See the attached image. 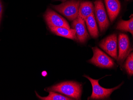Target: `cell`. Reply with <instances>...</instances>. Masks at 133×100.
<instances>
[{
  "mask_svg": "<svg viewBox=\"0 0 133 100\" xmlns=\"http://www.w3.org/2000/svg\"><path fill=\"white\" fill-rule=\"evenodd\" d=\"M44 90L59 92L74 100H81L82 86L81 84L75 81H65L47 87Z\"/></svg>",
  "mask_w": 133,
  "mask_h": 100,
  "instance_id": "6da1fadb",
  "label": "cell"
},
{
  "mask_svg": "<svg viewBox=\"0 0 133 100\" xmlns=\"http://www.w3.org/2000/svg\"><path fill=\"white\" fill-rule=\"evenodd\" d=\"M79 5V0H71L59 5H52V7L69 21H73L78 16Z\"/></svg>",
  "mask_w": 133,
  "mask_h": 100,
  "instance_id": "7a4b0ae2",
  "label": "cell"
},
{
  "mask_svg": "<svg viewBox=\"0 0 133 100\" xmlns=\"http://www.w3.org/2000/svg\"><path fill=\"white\" fill-rule=\"evenodd\" d=\"M83 76L90 81L92 86V93L90 97L88 98V100H104L107 99L109 98L113 92L118 89L123 84V83H122L118 86L112 89H105L99 85L98 82L100 79H94L87 75H84Z\"/></svg>",
  "mask_w": 133,
  "mask_h": 100,
  "instance_id": "3957f363",
  "label": "cell"
},
{
  "mask_svg": "<svg viewBox=\"0 0 133 100\" xmlns=\"http://www.w3.org/2000/svg\"><path fill=\"white\" fill-rule=\"evenodd\" d=\"M93 57L89 62L94 65L102 68L110 69L114 68L115 63L114 60L97 47L92 48Z\"/></svg>",
  "mask_w": 133,
  "mask_h": 100,
  "instance_id": "277c9868",
  "label": "cell"
},
{
  "mask_svg": "<svg viewBox=\"0 0 133 100\" xmlns=\"http://www.w3.org/2000/svg\"><path fill=\"white\" fill-rule=\"evenodd\" d=\"M100 48L110 56L117 60L118 58V40L115 34L102 40L99 44Z\"/></svg>",
  "mask_w": 133,
  "mask_h": 100,
  "instance_id": "5b68a950",
  "label": "cell"
},
{
  "mask_svg": "<svg viewBox=\"0 0 133 100\" xmlns=\"http://www.w3.org/2000/svg\"><path fill=\"white\" fill-rule=\"evenodd\" d=\"M94 4L96 18L99 25L100 30L101 32H103L109 25V22L106 14L104 5L102 0H97Z\"/></svg>",
  "mask_w": 133,
  "mask_h": 100,
  "instance_id": "8992f818",
  "label": "cell"
},
{
  "mask_svg": "<svg viewBox=\"0 0 133 100\" xmlns=\"http://www.w3.org/2000/svg\"><path fill=\"white\" fill-rule=\"evenodd\" d=\"M44 17L49 27L70 28L68 23L65 18L50 9L47 10L44 15Z\"/></svg>",
  "mask_w": 133,
  "mask_h": 100,
  "instance_id": "52a82bcc",
  "label": "cell"
},
{
  "mask_svg": "<svg viewBox=\"0 0 133 100\" xmlns=\"http://www.w3.org/2000/svg\"><path fill=\"white\" fill-rule=\"evenodd\" d=\"M118 47V56L117 60L120 65H122L125 59L128 56L132 50L130 46L129 38L126 34L123 33L119 34Z\"/></svg>",
  "mask_w": 133,
  "mask_h": 100,
  "instance_id": "ba28073f",
  "label": "cell"
},
{
  "mask_svg": "<svg viewBox=\"0 0 133 100\" xmlns=\"http://www.w3.org/2000/svg\"><path fill=\"white\" fill-rule=\"evenodd\" d=\"M72 27L76 31V36L77 40L80 43L85 42L89 38V34L86 29L85 21L80 17H77L73 21Z\"/></svg>",
  "mask_w": 133,
  "mask_h": 100,
  "instance_id": "9c48e42d",
  "label": "cell"
},
{
  "mask_svg": "<svg viewBox=\"0 0 133 100\" xmlns=\"http://www.w3.org/2000/svg\"><path fill=\"white\" fill-rule=\"evenodd\" d=\"M110 20L113 22L119 15L121 4L119 0H104Z\"/></svg>",
  "mask_w": 133,
  "mask_h": 100,
  "instance_id": "30bf717a",
  "label": "cell"
},
{
  "mask_svg": "<svg viewBox=\"0 0 133 100\" xmlns=\"http://www.w3.org/2000/svg\"><path fill=\"white\" fill-rule=\"evenodd\" d=\"M50 30L58 36H62L72 40H77L76 31L74 29H69L64 27H49Z\"/></svg>",
  "mask_w": 133,
  "mask_h": 100,
  "instance_id": "8fae6325",
  "label": "cell"
},
{
  "mask_svg": "<svg viewBox=\"0 0 133 100\" xmlns=\"http://www.w3.org/2000/svg\"><path fill=\"white\" fill-rule=\"evenodd\" d=\"M94 6L93 4L89 1H85L80 4L78 9V16L85 20L88 16L94 14Z\"/></svg>",
  "mask_w": 133,
  "mask_h": 100,
  "instance_id": "7c38bea8",
  "label": "cell"
},
{
  "mask_svg": "<svg viewBox=\"0 0 133 100\" xmlns=\"http://www.w3.org/2000/svg\"><path fill=\"white\" fill-rule=\"evenodd\" d=\"M84 21L90 36L93 38H97L99 36V31L94 14L88 16Z\"/></svg>",
  "mask_w": 133,
  "mask_h": 100,
  "instance_id": "4fadbf2b",
  "label": "cell"
},
{
  "mask_svg": "<svg viewBox=\"0 0 133 100\" xmlns=\"http://www.w3.org/2000/svg\"><path fill=\"white\" fill-rule=\"evenodd\" d=\"M116 29L121 31L128 32L133 35V18L131 16V18L128 21H125L120 20L118 23L116 27Z\"/></svg>",
  "mask_w": 133,
  "mask_h": 100,
  "instance_id": "5bb4252c",
  "label": "cell"
},
{
  "mask_svg": "<svg viewBox=\"0 0 133 100\" xmlns=\"http://www.w3.org/2000/svg\"><path fill=\"white\" fill-rule=\"evenodd\" d=\"M36 96L39 99L42 100H72L74 99L68 97H65L63 95L55 93L54 92L49 91V95L45 97H42L39 96L36 92Z\"/></svg>",
  "mask_w": 133,
  "mask_h": 100,
  "instance_id": "9a60e30c",
  "label": "cell"
},
{
  "mask_svg": "<svg viewBox=\"0 0 133 100\" xmlns=\"http://www.w3.org/2000/svg\"><path fill=\"white\" fill-rule=\"evenodd\" d=\"M125 68L127 74L130 76L133 75V53H130L127 57Z\"/></svg>",
  "mask_w": 133,
  "mask_h": 100,
  "instance_id": "2e32d148",
  "label": "cell"
},
{
  "mask_svg": "<svg viewBox=\"0 0 133 100\" xmlns=\"http://www.w3.org/2000/svg\"><path fill=\"white\" fill-rule=\"evenodd\" d=\"M3 4L1 0H0V26L1 25V21L3 18Z\"/></svg>",
  "mask_w": 133,
  "mask_h": 100,
  "instance_id": "e0dca14e",
  "label": "cell"
}]
</instances>
